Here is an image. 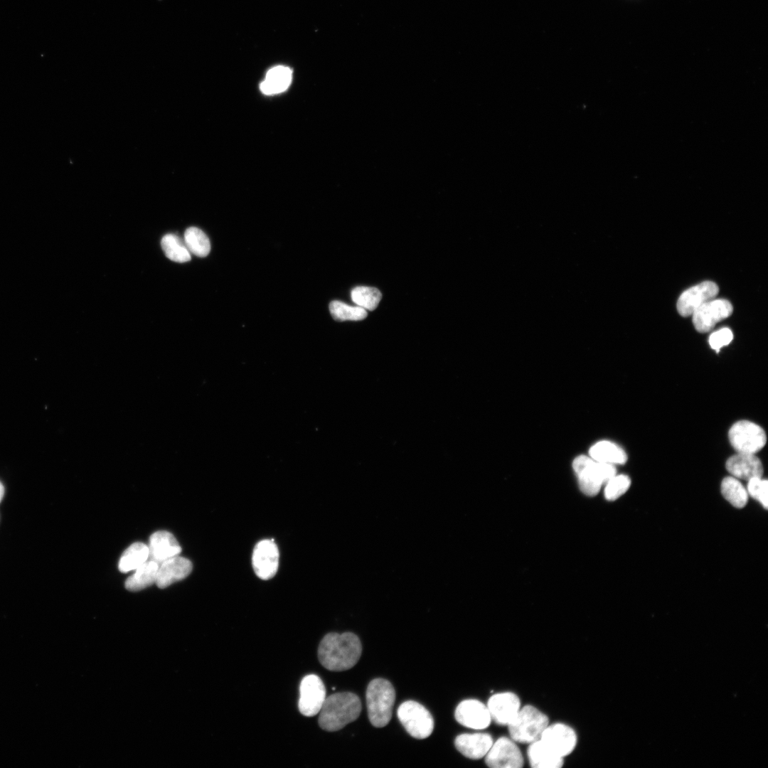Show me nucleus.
<instances>
[{"mask_svg":"<svg viewBox=\"0 0 768 768\" xmlns=\"http://www.w3.org/2000/svg\"><path fill=\"white\" fill-rule=\"evenodd\" d=\"M4 494V488L2 484L0 482V502Z\"/></svg>","mask_w":768,"mask_h":768,"instance_id":"nucleus-33","label":"nucleus"},{"mask_svg":"<svg viewBox=\"0 0 768 768\" xmlns=\"http://www.w3.org/2000/svg\"><path fill=\"white\" fill-rule=\"evenodd\" d=\"M454 715L459 724L474 730L485 729L491 721L486 705L476 699H467L459 703Z\"/></svg>","mask_w":768,"mask_h":768,"instance_id":"nucleus-14","label":"nucleus"},{"mask_svg":"<svg viewBox=\"0 0 768 768\" xmlns=\"http://www.w3.org/2000/svg\"><path fill=\"white\" fill-rule=\"evenodd\" d=\"M747 484V491L754 499L758 501L761 505L767 509L768 507V482L762 477H755L750 479Z\"/></svg>","mask_w":768,"mask_h":768,"instance_id":"nucleus-31","label":"nucleus"},{"mask_svg":"<svg viewBox=\"0 0 768 768\" xmlns=\"http://www.w3.org/2000/svg\"><path fill=\"white\" fill-rule=\"evenodd\" d=\"M192 568V563L187 558L178 555L171 558L159 565L156 584L159 588H165L186 577Z\"/></svg>","mask_w":768,"mask_h":768,"instance_id":"nucleus-18","label":"nucleus"},{"mask_svg":"<svg viewBox=\"0 0 768 768\" xmlns=\"http://www.w3.org/2000/svg\"><path fill=\"white\" fill-rule=\"evenodd\" d=\"M398 718L412 737L417 739L428 737L434 729V720L431 713L420 703L407 700L398 709Z\"/></svg>","mask_w":768,"mask_h":768,"instance_id":"nucleus-6","label":"nucleus"},{"mask_svg":"<svg viewBox=\"0 0 768 768\" xmlns=\"http://www.w3.org/2000/svg\"><path fill=\"white\" fill-rule=\"evenodd\" d=\"M572 467L581 491L590 496L597 494L602 486L617 474L614 465L597 462L585 455L576 457Z\"/></svg>","mask_w":768,"mask_h":768,"instance_id":"nucleus-4","label":"nucleus"},{"mask_svg":"<svg viewBox=\"0 0 768 768\" xmlns=\"http://www.w3.org/2000/svg\"><path fill=\"white\" fill-rule=\"evenodd\" d=\"M527 755L533 768H560L563 757L554 753L540 739L529 744Z\"/></svg>","mask_w":768,"mask_h":768,"instance_id":"nucleus-20","label":"nucleus"},{"mask_svg":"<svg viewBox=\"0 0 768 768\" xmlns=\"http://www.w3.org/2000/svg\"><path fill=\"white\" fill-rule=\"evenodd\" d=\"M183 241L188 251L198 257H206L210 250V243L204 232L196 227H190L184 233Z\"/></svg>","mask_w":768,"mask_h":768,"instance_id":"nucleus-27","label":"nucleus"},{"mask_svg":"<svg viewBox=\"0 0 768 768\" xmlns=\"http://www.w3.org/2000/svg\"><path fill=\"white\" fill-rule=\"evenodd\" d=\"M491 720L500 725H508L518 713L521 700L518 696L509 691L491 695L486 705Z\"/></svg>","mask_w":768,"mask_h":768,"instance_id":"nucleus-15","label":"nucleus"},{"mask_svg":"<svg viewBox=\"0 0 768 768\" xmlns=\"http://www.w3.org/2000/svg\"><path fill=\"white\" fill-rule=\"evenodd\" d=\"M161 245L166 256L172 261L185 262L191 260L190 252L184 241L176 235H165L161 239Z\"/></svg>","mask_w":768,"mask_h":768,"instance_id":"nucleus-26","label":"nucleus"},{"mask_svg":"<svg viewBox=\"0 0 768 768\" xmlns=\"http://www.w3.org/2000/svg\"><path fill=\"white\" fill-rule=\"evenodd\" d=\"M549 724L548 716L535 707L526 705L507 725L511 738L516 742L530 744L540 739Z\"/></svg>","mask_w":768,"mask_h":768,"instance_id":"nucleus-5","label":"nucleus"},{"mask_svg":"<svg viewBox=\"0 0 768 768\" xmlns=\"http://www.w3.org/2000/svg\"><path fill=\"white\" fill-rule=\"evenodd\" d=\"M366 697L370 723L376 727L388 725L392 717L395 700L393 685L384 678L373 679L367 687Z\"/></svg>","mask_w":768,"mask_h":768,"instance_id":"nucleus-3","label":"nucleus"},{"mask_svg":"<svg viewBox=\"0 0 768 768\" xmlns=\"http://www.w3.org/2000/svg\"><path fill=\"white\" fill-rule=\"evenodd\" d=\"M292 79V70L284 65H277L270 69L260 88L265 95H274L285 91Z\"/></svg>","mask_w":768,"mask_h":768,"instance_id":"nucleus-21","label":"nucleus"},{"mask_svg":"<svg viewBox=\"0 0 768 768\" xmlns=\"http://www.w3.org/2000/svg\"><path fill=\"white\" fill-rule=\"evenodd\" d=\"M351 296L355 304L370 311L376 309L382 298L377 288L369 287H356L352 289Z\"/></svg>","mask_w":768,"mask_h":768,"instance_id":"nucleus-29","label":"nucleus"},{"mask_svg":"<svg viewBox=\"0 0 768 768\" xmlns=\"http://www.w3.org/2000/svg\"><path fill=\"white\" fill-rule=\"evenodd\" d=\"M252 564L256 575L262 580H269L275 575L279 566V550L273 540H262L255 545Z\"/></svg>","mask_w":768,"mask_h":768,"instance_id":"nucleus-12","label":"nucleus"},{"mask_svg":"<svg viewBox=\"0 0 768 768\" xmlns=\"http://www.w3.org/2000/svg\"><path fill=\"white\" fill-rule=\"evenodd\" d=\"M540 740L554 753L561 757L570 754L575 748L577 737L575 731L564 723L549 725Z\"/></svg>","mask_w":768,"mask_h":768,"instance_id":"nucleus-11","label":"nucleus"},{"mask_svg":"<svg viewBox=\"0 0 768 768\" xmlns=\"http://www.w3.org/2000/svg\"><path fill=\"white\" fill-rule=\"evenodd\" d=\"M732 310V306L729 301L711 299L693 313V325L698 332H708L712 330L717 323L729 317Z\"/></svg>","mask_w":768,"mask_h":768,"instance_id":"nucleus-10","label":"nucleus"},{"mask_svg":"<svg viewBox=\"0 0 768 768\" xmlns=\"http://www.w3.org/2000/svg\"><path fill=\"white\" fill-rule=\"evenodd\" d=\"M149 560L161 564L165 560L178 555L181 548L175 537L169 532L159 530L149 538Z\"/></svg>","mask_w":768,"mask_h":768,"instance_id":"nucleus-16","label":"nucleus"},{"mask_svg":"<svg viewBox=\"0 0 768 768\" xmlns=\"http://www.w3.org/2000/svg\"><path fill=\"white\" fill-rule=\"evenodd\" d=\"M159 567L153 560L146 561L127 579L125 587L129 591H139L156 583Z\"/></svg>","mask_w":768,"mask_h":768,"instance_id":"nucleus-23","label":"nucleus"},{"mask_svg":"<svg viewBox=\"0 0 768 768\" xmlns=\"http://www.w3.org/2000/svg\"><path fill=\"white\" fill-rule=\"evenodd\" d=\"M725 466L728 472L738 479L749 481L762 477L763 474L762 464L754 454L737 453L727 460Z\"/></svg>","mask_w":768,"mask_h":768,"instance_id":"nucleus-17","label":"nucleus"},{"mask_svg":"<svg viewBox=\"0 0 768 768\" xmlns=\"http://www.w3.org/2000/svg\"><path fill=\"white\" fill-rule=\"evenodd\" d=\"M148 559L149 547L140 542L134 543L122 553L118 567L120 572H128L136 570Z\"/></svg>","mask_w":768,"mask_h":768,"instance_id":"nucleus-24","label":"nucleus"},{"mask_svg":"<svg viewBox=\"0 0 768 768\" xmlns=\"http://www.w3.org/2000/svg\"><path fill=\"white\" fill-rule=\"evenodd\" d=\"M361 711L359 698L351 692L336 693L326 698L319 711L320 727L335 732L356 720Z\"/></svg>","mask_w":768,"mask_h":768,"instance_id":"nucleus-2","label":"nucleus"},{"mask_svg":"<svg viewBox=\"0 0 768 768\" xmlns=\"http://www.w3.org/2000/svg\"><path fill=\"white\" fill-rule=\"evenodd\" d=\"M332 317L339 321H361L367 316L366 310L359 306H353L340 301H332L329 304Z\"/></svg>","mask_w":768,"mask_h":768,"instance_id":"nucleus-28","label":"nucleus"},{"mask_svg":"<svg viewBox=\"0 0 768 768\" xmlns=\"http://www.w3.org/2000/svg\"><path fill=\"white\" fill-rule=\"evenodd\" d=\"M362 653L359 638L353 633H329L320 641L318 658L320 663L331 671H343L353 667Z\"/></svg>","mask_w":768,"mask_h":768,"instance_id":"nucleus-1","label":"nucleus"},{"mask_svg":"<svg viewBox=\"0 0 768 768\" xmlns=\"http://www.w3.org/2000/svg\"><path fill=\"white\" fill-rule=\"evenodd\" d=\"M720 489L723 497L734 507L741 508L746 506L749 495L738 479L732 476L725 477Z\"/></svg>","mask_w":768,"mask_h":768,"instance_id":"nucleus-25","label":"nucleus"},{"mask_svg":"<svg viewBox=\"0 0 768 768\" xmlns=\"http://www.w3.org/2000/svg\"><path fill=\"white\" fill-rule=\"evenodd\" d=\"M733 338L731 330L728 328H722L713 332L709 337L710 347L717 352L722 347L729 344Z\"/></svg>","mask_w":768,"mask_h":768,"instance_id":"nucleus-32","label":"nucleus"},{"mask_svg":"<svg viewBox=\"0 0 768 768\" xmlns=\"http://www.w3.org/2000/svg\"><path fill=\"white\" fill-rule=\"evenodd\" d=\"M493 742L492 737L488 733L461 734L454 740L457 750L464 757L471 759L485 757Z\"/></svg>","mask_w":768,"mask_h":768,"instance_id":"nucleus-19","label":"nucleus"},{"mask_svg":"<svg viewBox=\"0 0 768 768\" xmlns=\"http://www.w3.org/2000/svg\"><path fill=\"white\" fill-rule=\"evenodd\" d=\"M589 453L592 459L613 465L624 464L627 460V455L622 447L606 440L594 444Z\"/></svg>","mask_w":768,"mask_h":768,"instance_id":"nucleus-22","label":"nucleus"},{"mask_svg":"<svg viewBox=\"0 0 768 768\" xmlns=\"http://www.w3.org/2000/svg\"><path fill=\"white\" fill-rule=\"evenodd\" d=\"M631 485L630 478L625 474L615 475L609 480L604 488V496L608 501H614L623 495Z\"/></svg>","mask_w":768,"mask_h":768,"instance_id":"nucleus-30","label":"nucleus"},{"mask_svg":"<svg viewBox=\"0 0 768 768\" xmlns=\"http://www.w3.org/2000/svg\"><path fill=\"white\" fill-rule=\"evenodd\" d=\"M299 710L306 717L318 714L326 699V688L322 680L316 675L304 676L299 686Z\"/></svg>","mask_w":768,"mask_h":768,"instance_id":"nucleus-8","label":"nucleus"},{"mask_svg":"<svg viewBox=\"0 0 768 768\" xmlns=\"http://www.w3.org/2000/svg\"><path fill=\"white\" fill-rule=\"evenodd\" d=\"M729 440L738 453L755 454L762 449L767 442L764 430L758 425L747 420L735 422L730 429Z\"/></svg>","mask_w":768,"mask_h":768,"instance_id":"nucleus-7","label":"nucleus"},{"mask_svg":"<svg viewBox=\"0 0 768 768\" xmlns=\"http://www.w3.org/2000/svg\"><path fill=\"white\" fill-rule=\"evenodd\" d=\"M485 762L491 768H521L523 765V758L513 740L501 737L493 742L485 756Z\"/></svg>","mask_w":768,"mask_h":768,"instance_id":"nucleus-9","label":"nucleus"},{"mask_svg":"<svg viewBox=\"0 0 768 768\" xmlns=\"http://www.w3.org/2000/svg\"><path fill=\"white\" fill-rule=\"evenodd\" d=\"M718 285L711 281H705L693 286L679 297L677 309L682 316H688L701 305L715 299L718 293Z\"/></svg>","mask_w":768,"mask_h":768,"instance_id":"nucleus-13","label":"nucleus"}]
</instances>
